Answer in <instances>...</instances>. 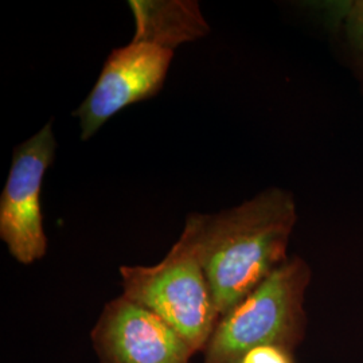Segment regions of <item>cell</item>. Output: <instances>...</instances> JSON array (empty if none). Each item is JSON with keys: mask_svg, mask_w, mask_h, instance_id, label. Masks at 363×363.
<instances>
[{"mask_svg": "<svg viewBox=\"0 0 363 363\" xmlns=\"http://www.w3.org/2000/svg\"><path fill=\"white\" fill-rule=\"evenodd\" d=\"M241 363H294V357L284 347L265 345L247 352Z\"/></svg>", "mask_w": 363, "mask_h": 363, "instance_id": "obj_9", "label": "cell"}, {"mask_svg": "<svg viewBox=\"0 0 363 363\" xmlns=\"http://www.w3.org/2000/svg\"><path fill=\"white\" fill-rule=\"evenodd\" d=\"M128 4L135 21L132 40L175 50L182 43L203 38L210 33L195 0H130Z\"/></svg>", "mask_w": 363, "mask_h": 363, "instance_id": "obj_7", "label": "cell"}, {"mask_svg": "<svg viewBox=\"0 0 363 363\" xmlns=\"http://www.w3.org/2000/svg\"><path fill=\"white\" fill-rule=\"evenodd\" d=\"M337 19L357 60L363 69V0L340 3L337 7Z\"/></svg>", "mask_w": 363, "mask_h": 363, "instance_id": "obj_8", "label": "cell"}, {"mask_svg": "<svg viewBox=\"0 0 363 363\" xmlns=\"http://www.w3.org/2000/svg\"><path fill=\"white\" fill-rule=\"evenodd\" d=\"M296 222L294 195L279 187L235 208L187 217L182 234L194 247L220 316L289 259L286 249Z\"/></svg>", "mask_w": 363, "mask_h": 363, "instance_id": "obj_1", "label": "cell"}, {"mask_svg": "<svg viewBox=\"0 0 363 363\" xmlns=\"http://www.w3.org/2000/svg\"><path fill=\"white\" fill-rule=\"evenodd\" d=\"M123 295L171 325L195 354L203 352L220 316L206 274L181 234L155 265H121Z\"/></svg>", "mask_w": 363, "mask_h": 363, "instance_id": "obj_3", "label": "cell"}, {"mask_svg": "<svg viewBox=\"0 0 363 363\" xmlns=\"http://www.w3.org/2000/svg\"><path fill=\"white\" fill-rule=\"evenodd\" d=\"M52 121L13 148L11 169L0 196V238L13 259L31 265L45 257L49 241L43 228L40 191L55 157Z\"/></svg>", "mask_w": 363, "mask_h": 363, "instance_id": "obj_4", "label": "cell"}, {"mask_svg": "<svg viewBox=\"0 0 363 363\" xmlns=\"http://www.w3.org/2000/svg\"><path fill=\"white\" fill-rule=\"evenodd\" d=\"M91 340L99 363H191L195 355L171 325L124 295L105 304Z\"/></svg>", "mask_w": 363, "mask_h": 363, "instance_id": "obj_6", "label": "cell"}, {"mask_svg": "<svg viewBox=\"0 0 363 363\" xmlns=\"http://www.w3.org/2000/svg\"><path fill=\"white\" fill-rule=\"evenodd\" d=\"M172 58L174 50L138 40L112 50L91 93L73 112L81 140L91 139L123 109L155 97L164 85Z\"/></svg>", "mask_w": 363, "mask_h": 363, "instance_id": "obj_5", "label": "cell"}, {"mask_svg": "<svg viewBox=\"0 0 363 363\" xmlns=\"http://www.w3.org/2000/svg\"><path fill=\"white\" fill-rule=\"evenodd\" d=\"M310 280L311 269L304 259H286L220 316L203 351V363H241L247 352L265 345L295 350L306 333L304 298Z\"/></svg>", "mask_w": 363, "mask_h": 363, "instance_id": "obj_2", "label": "cell"}]
</instances>
